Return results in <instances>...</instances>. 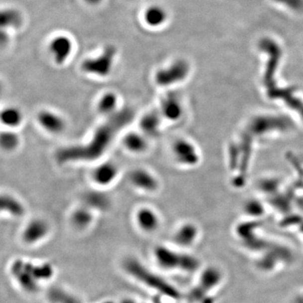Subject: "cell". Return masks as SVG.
I'll use <instances>...</instances> for the list:
<instances>
[{
    "label": "cell",
    "mask_w": 303,
    "mask_h": 303,
    "mask_svg": "<svg viewBox=\"0 0 303 303\" xmlns=\"http://www.w3.org/2000/svg\"><path fill=\"white\" fill-rule=\"evenodd\" d=\"M119 168L113 162H104L98 164L91 173V179L97 186L107 187L116 181Z\"/></svg>",
    "instance_id": "13"
},
{
    "label": "cell",
    "mask_w": 303,
    "mask_h": 303,
    "mask_svg": "<svg viewBox=\"0 0 303 303\" xmlns=\"http://www.w3.org/2000/svg\"><path fill=\"white\" fill-rule=\"evenodd\" d=\"M136 225L143 233L151 234L159 228L161 220L154 209L149 206H142L136 211Z\"/></svg>",
    "instance_id": "11"
},
{
    "label": "cell",
    "mask_w": 303,
    "mask_h": 303,
    "mask_svg": "<svg viewBox=\"0 0 303 303\" xmlns=\"http://www.w3.org/2000/svg\"><path fill=\"white\" fill-rule=\"evenodd\" d=\"M199 238V231L196 226L192 223H184L180 225L173 235V244L176 248L187 250L194 246Z\"/></svg>",
    "instance_id": "14"
},
{
    "label": "cell",
    "mask_w": 303,
    "mask_h": 303,
    "mask_svg": "<svg viewBox=\"0 0 303 303\" xmlns=\"http://www.w3.org/2000/svg\"><path fill=\"white\" fill-rule=\"evenodd\" d=\"M144 22L149 28H159L165 24L168 19V13L162 6H149L144 12Z\"/></svg>",
    "instance_id": "17"
},
{
    "label": "cell",
    "mask_w": 303,
    "mask_h": 303,
    "mask_svg": "<svg viewBox=\"0 0 303 303\" xmlns=\"http://www.w3.org/2000/svg\"><path fill=\"white\" fill-rule=\"evenodd\" d=\"M225 276L217 266H207L200 271L195 287L189 294L194 303H215V298L224 282Z\"/></svg>",
    "instance_id": "4"
},
{
    "label": "cell",
    "mask_w": 303,
    "mask_h": 303,
    "mask_svg": "<svg viewBox=\"0 0 303 303\" xmlns=\"http://www.w3.org/2000/svg\"><path fill=\"white\" fill-rule=\"evenodd\" d=\"M111 303V302H106V303Z\"/></svg>",
    "instance_id": "32"
},
{
    "label": "cell",
    "mask_w": 303,
    "mask_h": 303,
    "mask_svg": "<svg viewBox=\"0 0 303 303\" xmlns=\"http://www.w3.org/2000/svg\"><path fill=\"white\" fill-rule=\"evenodd\" d=\"M142 303L140 302H138V301L135 300V299H133V298H125L122 300V303Z\"/></svg>",
    "instance_id": "31"
},
{
    "label": "cell",
    "mask_w": 303,
    "mask_h": 303,
    "mask_svg": "<svg viewBox=\"0 0 303 303\" xmlns=\"http://www.w3.org/2000/svg\"><path fill=\"white\" fill-rule=\"evenodd\" d=\"M122 144L125 149L135 154L143 153L149 149V142L146 136L142 133L131 132L125 135Z\"/></svg>",
    "instance_id": "18"
},
{
    "label": "cell",
    "mask_w": 303,
    "mask_h": 303,
    "mask_svg": "<svg viewBox=\"0 0 303 303\" xmlns=\"http://www.w3.org/2000/svg\"><path fill=\"white\" fill-rule=\"evenodd\" d=\"M129 180L136 189L146 193L155 192L159 186L156 176L146 168L133 169L129 175Z\"/></svg>",
    "instance_id": "12"
},
{
    "label": "cell",
    "mask_w": 303,
    "mask_h": 303,
    "mask_svg": "<svg viewBox=\"0 0 303 303\" xmlns=\"http://www.w3.org/2000/svg\"><path fill=\"white\" fill-rule=\"evenodd\" d=\"M161 117L160 112L157 111H149L144 114L139 121L141 133L146 137H154L159 131Z\"/></svg>",
    "instance_id": "21"
},
{
    "label": "cell",
    "mask_w": 303,
    "mask_h": 303,
    "mask_svg": "<svg viewBox=\"0 0 303 303\" xmlns=\"http://www.w3.org/2000/svg\"><path fill=\"white\" fill-rule=\"evenodd\" d=\"M119 96L117 93L106 91L99 98L96 103V109L100 115L108 118L119 111L117 110L119 107Z\"/></svg>",
    "instance_id": "16"
},
{
    "label": "cell",
    "mask_w": 303,
    "mask_h": 303,
    "mask_svg": "<svg viewBox=\"0 0 303 303\" xmlns=\"http://www.w3.org/2000/svg\"><path fill=\"white\" fill-rule=\"evenodd\" d=\"M20 145V138L14 130L6 129L0 135V146L6 152H14Z\"/></svg>",
    "instance_id": "26"
},
{
    "label": "cell",
    "mask_w": 303,
    "mask_h": 303,
    "mask_svg": "<svg viewBox=\"0 0 303 303\" xmlns=\"http://www.w3.org/2000/svg\"><path fill=\"white\" fill-rule=\"evenodd\" d=\"M133 118L131 109H122L106 118L93 133L87 144L67 147L57 152L56 157L60 163L68 162H90L100 158L107 151L114 139L122 128L128 126Z\"/></svg>",
    "instance_id": "1"
},
{
    "label": "cell",
    "mask_w": 303,
    "mask_h": 303,
    "mask_svg": "<svg viewBox=\"0 0 303 303\" xmlns=\"http://www.w3.org/2000/svg\"><path fill=\"white\" fill-rule=\"evenodd\" d=\"M21 14L14 8H6L2 12L1 21L3 28H18L21 24Z\"/></svg>",
    "instance_id": "27"
},
{
    "label": "cell",
    "mask_w": 303,
    "mask_h": 303,
    "mask_svg": "<svg viewBox=\"0 0 303 303\" xmlns=\"http://www.w3.org/2000/svg\"><path fill=\"white\" fill-rule=\"evenodd\" d=\"M293 11L303 10V0H275Z\"/></svg>",
    "instance_id": "28"
},
{
    "label": "cell",
    "mask_w": 303,
    "mask_h": 303,
    "mask_svg": "<svg viewBox=\"0 0 303 303\" xmlns=\"http://www.w3.org/2000/svg\"><path fill=\"white\" fill-rule=\"evenodd\" d=\"M1 123L7 129L14 130L21 126L24 121V114L16 106H8L2 109L0 115Z\"/></svg>",
    "instance_id": "20"
},
{
    "label": "cell",
    "mask_w": 303,
    "mask_h": 303,
    "mask_svg": "<svg viewBox=\"0 0 303 303\" xmlns=\"http://www.w3.org/2000/svg\"><path fill=\"white\" fill-rule=\"evenodd\" d=\"M160 114L169 121H176L181 115V106L174 96L166 95L160 102Z\"/></svg>",
    "instance_id": "22"
},
{
    "label": "cell",
    "mask_w": 303,
    "mask_h": 303,
    "mask_svg": "<svg viewBox=\"0 0 303 303\" xmlns=\"http://www.w3.org/2000/svg\"><path fill=\"white\" fill-rule=\"evenodd\" d=\"M95 218V211L83 204L73 209L70 215V223L76 230H87L92 226Z\"/></svg>",
    "instance_id": "15"
},
{
    "label": "cell",
    "mask_w": 303,
    "mask_h": 303,
    "mask_svg": "<svg viewBox=\"0 0 303 303\" xmlns=\"http://www.w3.org/2000/svg\"><path fill=\"white\" fill-rule=\"evenodd\" d=\"M50 303H83L78 296L60 287L52 288L48 293Z\"/></svg>",
    "instance_id": "24"
},
{
    "label": "cell",
    "mask_w": 303,
    "mask_h": 303,
    "mask_svg": "<svg viewBox=\"0 0 303 303\" xmlns=\"http://www.w3.org/2000/svg\"><path fill=\"white\" fill-rule=\"evenodd\" d=\"M293 303H303V289L296 294L293 298Z\"/></svg>",
    "instance_id": "29"
},
{
    "label": "cell",
    "mask_w": 303,
    "mask_h": 303,
    "mask_svg": "<svg viewBox=\"0 0 303 303\" xmlns=\"http://www.w3.org/2000/svg\"><path fill=\"white\" fill-rule=\"evenodd\" d=\"M189 66L184 60H177L160 68L154 73V83L157 86L168 87L180 82L186 77Z\"/></svg>",
    "instance_id": "8"
},
{
    "label": "cell",
    "mask_w": 303,
    "mask_h": 303,
    "mask_svg": "<svg viewBox=\"0 0 303 303\" xmlns=\"http://www.w3.org/2000/svg\"><path fill=\"white\" fill-rule=\"evenodd\" d=\"M122 269L132 279L160 295L174 301H179L181 298L180 293L174 286L136 258L129 257L124 260Z\"/></svg>",
    "instance_id": "2"
},
{
    "label": "cell",
    "mask_w": 303,
    "mask_h": 303,
    "mask_svg": "<svg viewBox=\"0 0 303 303\" xmlns=\"http://www.w3.org/2000/svg\"><path fill=\"white\" fill-rule=\"evenodd\" d=\"M84 1L89 5L96 6L100 4L103 0H84Z\"/></svg>",
    "instance_id": "30"
},
{
    "label": "cell",
    "mask_w": 303,
    "mask_h": 303,
    "mask_svg": "<svg viewBox=\"0 0 303 303\" xmlns=\"http://www.w3.org/2000/svg\"><path fill=\"white\" fill-rule=\"evenodd\" d=\"M0 209L2 212L15 218H20L25 214L24 204L18 198L9 194L1 195Z\"/></svg>",
    "instance_id": "19"
},
{
    "label": "cell",
    "mask_w": 303,
    "mask_h": 303,
    "mask_svg": "<svg viewBox=\"0 0 303 303\" xmlns=\"http://www.w3.org/2000/svg\"><path fill=\"white\" fill-rule=\"evenodd\" d=\"M152 257L156 265L162 271L167 272H181L184 274L195 273L200 269V262L195 255L186 250L157 244L152 249Z\"/></svg>",
    "instance_id": "3"
},
{
    "label": "cell",
    "mask_w": 303,
    "mask_h": 303,
    "mask_svg": "<svg viewBox=\"0 0 303 303\" xmlns=\"http://www.w3.org/2000/svg\"><path fill=\"white\" fill-rule=\"evenodd\" d=\"M36 121L40 128L51 135H59L67 128L66 120L56 111L43 109L37 113Z\"/></svg>",
    "instance_id": "10"
},
{
    "label": "cell",
    "mask_w": 303,
    "mask_h": 303,
    "mask_svg": "<svg viewBox=\"0 0 303 303\" xmlns=\"http://www.w3.org/2000/svg\"><path fill=\"white\" fill-rule=\"evenodd\" d=\"M117 56V47L108 45L97 56L84 59L80 65V69L87 75L106 79L113 70Z\"/></svg>",
    "instance_id": "5"
},
{
    "label": "cell",
    "mask_w": 303,
    "mask_h": 303,
    "mask_svg": "<svg viewBox=\"0 0 303 303\" xmlns=\"http://www.w3.org/2000/svg\"><path fill=\"white\" fill-rule=\"evenodd\" d=\"M84 205L92 209L94 211H106L111 204L108 195L98 190L87 193L84 196Z\"/></svg>",
    "instance_id": "23"
},
{
    "label": "cell",
    "mask_w": 303,
    "mask_h": 303,
    "mask_svg": "<svg viewBox=\"0 0 303 303\" xmlns=\"http://www.w3.org/2000/svg\"><path fill=\"white\" fill-rule=\"evenodd\" d=\"M173 154L176 159L184 164H189L194 161L193 148L191 145L184 141H178L173 148Z\"/></svg>",
    "instance_id": "25"
},
{
    "label": "cell",
    "mask_w": 303,
    "mask_h": 303,
    "mask_svg": "<svg viewBox=\"0 0 303 303\" xmlns=\"http://www.w3.org/2000/svg\"><path fill=\"white\" fill-rule=\"evenodd\" d=\"M49 52L55 64L62 66L68 62L74 51V43L68 35L61 34L52 38L48 45Z\"/></svg>",
    "instance_id": "9"
},
{
    "label": "cell",
    "mask_w": 303,
    "mask_h": 303,
    "mask_svg": "<svg viewBox=\"0 0 303 303\" xmlns=\"http://www.w3.org/2000/svg\"><path fill=\"white\" fill-rule=\"evenodd\" d=\"M51 229V225L46 220L35 217L24 225L20 233V239L26 246H36L48 238Z\"/></svg>",
    "instance_id": "7"
},
{
    "label": "cell",
    "mask_w": 303,
    "mask_h": 303,
    "mask_svg": "<svg viewBox=\"0 0 303 303\" xmlns=\"http://www.w3.org/2000/svg\"><path fill=\"white\" fill-rule=\"evenodd\" d=\"M8 272L17 287L24 293L33 295L41 290V285L33 275L27 259L15 258L9 264Z\"/></svg>",
    "instance_id": "6"
}]
</instances>
